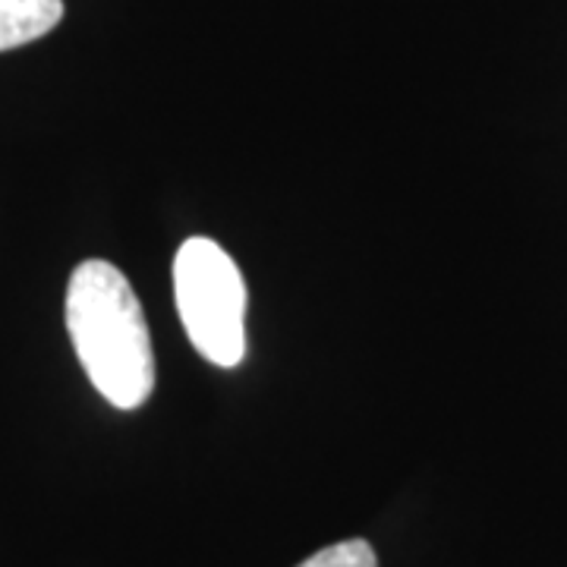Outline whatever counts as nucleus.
<instances>
[{"instance_id": "nucleus-1", "label": "nucleus", "mask_w": 567, "mask_h": 567, "mask_svg": "<svg viewBox=\"0 0 567 567\" xmlns=\"http://www.w3.org/2000/svg\"><path fill=\"white\" fill-rule=\"evenodd\" d=\"M66 331L89 382L117 410H136L155 388L152 334L140 297L117 265L85 259L66 284Z\"/></svg>"}, {"instance_id": "nucleus-2", "label": "nucleus", "mask_w": 567, "mask_h": 567, "mask_svg": "<svg viewBox=\"0 0 567 567\" xmlns=\"http://www.w3.org/2000/svg\"><path fill=\"white\" fill-rule=\"evenodd\" d=\"M174 300L189 344L208 363L234 369L246 353V284L230 252L189 237L174 256Z\"/></svg>"}, {"instance_id": "nucleus-3", "label": "nucleus", "mask_w": 567, "mask_h": 567, "mask_svg": "<svg viewBox=\"0 0 567 567\" xmlns=\"http://www.w3.org/2000/svg\"><path fill=\"white\" fill-rule=\"evenodd\" d=\"M63 20V0H0V51L48 35Z\"/></svg>"}, {"instance_id": "nucleus-4", "label": "nucleus", "mask_w": 567, "mask_h": 567, "mask_svg": "<svg viewBox=\"0 0 567 567\" xmlns=\"http://www.w3.org/2000/svg\"><path fill=\"white\" fill-rule=\"evenodd\" d=\"M297 567H379V558L365 539H344V543L319 548L312 558H306L303 565Z\"/></svg>"}]
</instances>
